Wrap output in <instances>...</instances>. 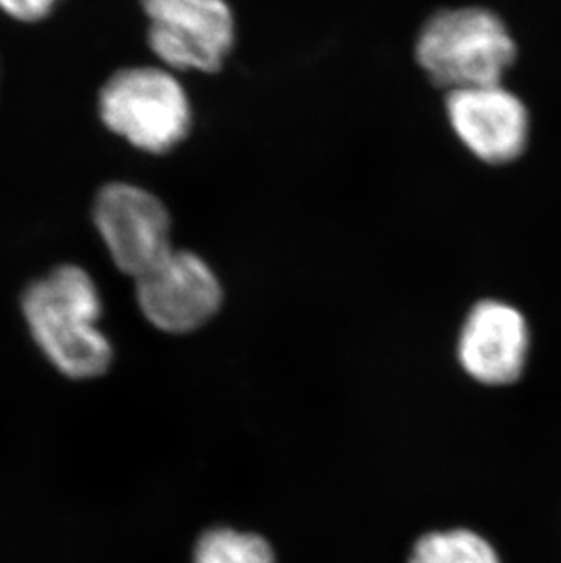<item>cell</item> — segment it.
<instances>
[{
	"label": "cell",
	"instance_id": "1",
	"mask_svg": "<svg viewBox=\"0 0 561 563\" xmlns=\"http://www.w3.org/2000/svg\"><path fill=\"white\" fill-rule=\"evenodd\" d=\"M33 340L58 373L94 379L113 362V346L99 329L102 301L96 283L79 266L55 268L22 298Z\"/></svg>",
	"mask_w": 561,
	"mask_h": 563
},
{
	"label": "cell",
	"instance_id": "9",
	"mask_svg": "<svg viewBox=\"0 0 561 563\" xmlns=\"http://www.w3.org/2000/svg\"><path fill=\"white\" fill-rule=\"evenodd\" d=\"M410 563H502V560L482 534L471 529H450L419 538Z\"/></svg>",
	"mask_w": 561,
	"mask_h": 563
},
{
	"label": "cell",
	"instance_id": "6",
	"mask_svg": "<svg viewBox=\"0 0 561 563\" xmlns=\"http://www.w3.org/2000/svg\"><path fill=\"white\" fill-rule=\"evenodd\" d=\"M135 283L144 318L168 334L199 329L223 303V288L216 272L194 252L174 249Z\"/></svg>",
	"mask_w": 561,
	"mask_h": 563
},
{
	"label": "cell",
	"instance_id": "5",
	"mask_svg": "<svg viewBox=\"0 0 561 563\" xmlns=\"http://www.w3.org/2000/svg\"><path fill=\"white\" fill-rule=\"evenodd\" d=\"M94 221L117 268L133 279L174 251L165 202L135 185L102 187L94 205Z\"/></svg>",
	"mask_w": 561,
	"mask_h": 563
},
{
	"label": "cell",
	"instance_id": "4",
	"mask_svg": "<svg viewBox=\"0 0 561 563\" xmlns=\"http://www.w3.org/2000/svg\"><path fill=\"white\" fill-rule=\"evenodd\" d=\"M148 44L177 71L213 74L235 41V21L224 0H143Z\"/></svg>",
	"mask_w": 561,
	"mask_h": 563
},
{
	"label": "cell",
	"instance_id": "10",
	"mask_svg": "<svg viewBox=\"0 0 561 563\" xmlns=\"http://www.w3.org/2000/svg\"><path fill=\"white\" fill-rule=\"evenodd\" d=\"M194 563H276V554L265 538L219 527L199 538Z\"/></svg>",
	"mask_w": 561,
	"mask_h": 563
},
{
	"label": "cell",
	"instance_id": "3",
	"mask_svg": "<svg viewBox=\"0 0 561 563\" xmlns=\"http://www.w3.org/2000/svg\"><path fill=\"white\" fill-rule=\"evenodd\" d=\"M102 123L148 154H166L191 130L190 99L169 69H121L102 86Z\"/></svg>",
	"mask_w": 561,
	"mask_h": 563
},
{
	"label": "cell",
	"instance_id": "11",
	"mask_svg": "<svg viewBox=\"0 0 561 563\" xmlns=\"http://www.w3.org/2000/svg\"><path fill=\"white\" fill-rule=\"evenodd\" d=\"M58 0H0V8L16 21L35 22L50 15Z\"/></svg>",
	"mask_w": 561,
	"mask_h": 563
},
{
	"label": "cell",
	"instance_id": "8",
	"mask_svg": "<svg viewBox=\"0 0 561 563\" xmlns=\"http://www.w3.org/2000/svg\"><path fill=\"white\" fill-rule=\"evenodd\" d=\"M529 349V324L524 313L498 299L474 305L458 340L461 367L476 382L491 387H504L519 379Z\"/></svg>",
	"mask_w": 561,
	"mask_h": 563
},
{
	"label": "cell",
	"instance_id": "7",
	"mask_svg": "<svg viewBox=\"0 0 561 563\" xmlns=\"http://www.w3.org/2000/svg\"><path fill=\"white\" fill-rule=\"evenodd\" d=\"M446 108L458 139L487 165L513 163L529 144V110L502 82L449 91Z\"/></svg>",
	"mask_w": 561,
	"mask_h": 563
},
{
	"label": "cell",
	"instance_id": "2",
	"mask_svg": "<svg viewBox=\"0 0 561 563\" xmlns=\"http://www.w3.org/2000/svg\"><path fill=\"white\" fill-rule=\"evenodd\" d=\"M518 49L502 16L485 8L441 10L425 22L416 59L446 90L499 85Z\"/></svg>",
	"mask_w": 561,
	"mask_h": 563
}]
</instances>
